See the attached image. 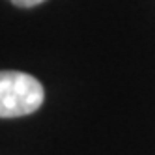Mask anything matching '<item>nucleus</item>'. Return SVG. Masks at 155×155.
Wrapping results in <instances>:
<instances>
[{
	"mask_svg": "<svg viewBox=\"0 0 155 155\" xmlns=\"http://www.w3.org/2000/svg\"><path fill=\"white\" fill-rule=\"evenodd\" d=\"M43 86L32 75L21 71H2L0 75V116H28L43 105Z\"/></svg>",
	"mask_w": 155,
	"mask_h": 155,
	"instance_id": "obj_1",
	"label": "nucleus"
},
{
	"mask_svg": "<svg viewBox=\"0 0 155 155\" xmlns=\"http://www.w3.org/2000/svg\"><path fill=\"white\" fill-rule=\"evenodd\" d=\"M12 2L15 6H19V8H34V6H38L41 2H45V0H12Z\"/></svg>",
	"mask_w": 155,
	"mask_h": 155,
	"instance_id": "obj_2",
	"label": "nucleus"
}]
</instances>
